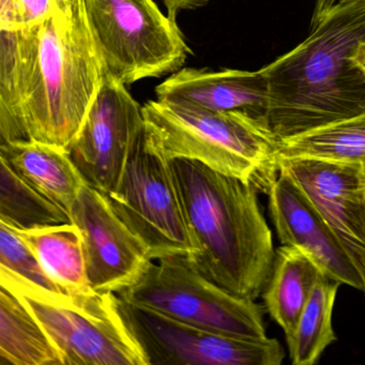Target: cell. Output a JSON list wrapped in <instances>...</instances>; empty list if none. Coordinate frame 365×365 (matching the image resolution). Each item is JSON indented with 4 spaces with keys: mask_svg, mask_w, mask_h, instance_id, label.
Returning <instances> with one entry per match:
<instances>
[{
    "mask_svg": "<svg viewBox=\"0 0 365 365\" xmlns=\"http://www.w3.org/2000/svg\"><path fill=\"white\" fill-rule=\"evenodd\" d=\"M106 74L84 0H69L39 24L0 29L1 143L68 150Z\"/></svg>",
    "mask_w": 365,
    "mask_h": 365,
    "instance_id": "cell-1",
    "label": "cell"
},
{
    "mask_svg": "<svg viewBox=\"0 0 365 365\" xmlns=\"http://www.w3.org/2000/svg\"><path fill=\"white\" fill-rule=\"evenodd\" d=\"M365 41V0L339 6L304 41L260 71L277 142L365 112V76L351 55Z\"/></svg>",
    "mask_w": 365,
    "mask_h": 365,
    "instance_id": "cell-2",
    "label": "cell"
},
{
    "mask_svg": "<svg viewBox=\"0 0 365 365\" xmlns=\"http://www.w3.org/2000/svg\"><path fill=\"white\" fill-rule=\"evenodd\" d=\"M170 162L195 245L194 266L230 294L256 300L270 279L275 257L259 191L200 162Z\"/></svg>",
    "mask_w": 365,
    "mask_h": 365,
    "instance_id": "cell-3",
    "label": "cell"
},
{
    "mask_svg": "<svg viewBox=\"0 0 365 365\" xmlns=\"http://www.w3.org/2000/svg\"><path fill=\"white\" fill-rule=\"evenodd\" d=\"M143 114L147 131L170 160L200 162L264 194L279 177V142L268 125L243 113L157 99L143 106Z\"/></svg>",
    "mask_w": 365,
    "mask_h": 365,
    "instance_id": "cell-4",
    "label": "cell"
},
{
    "mask_svg": "<svg viewBox=\"0 0 365 365\" xmlns=\"http://www.w3.org/2000/svg\"><path fill=\"white\" fill-rule=\"evenodd\" d=\"M0 285L14 292L33 312L65 365H146L119 313L117 294L48 292L4 269H0Z\"/></svg>",
    "mask_w": 365,
    "mask_h": 365,
    "instance_id": "cell-5",
    "label": "cell"
},
{
    "mask_svg": "<svg viewBox=\"0 0 365 365\" xmlns=\"http://www.w3.org/2000/svg\"><path fill=\"white\" fill-rule=\"evenodd\" d=\"M119 298L166 317L211 332L245 339H266L262 309L253 299L240 298L207 279L190 256L153 260Z\"/></svg>",
    "mask_w": 365,
    "mask_h": 365,
    "instance_id": "cell-6",
    "label": "cell"
},
{
    "mask_svg": "<svg viewBox=\"0 0 365 365\" xmlns=\"http://www.w3.org/2000/svg\"><path fill=\"white\" fill-rule=\"evenodd\" d=\"M106 72L125 85L182 69L191 48L153 0H84Z\"/></svg>",
    "mask_w": 365,
    "mask_h": 365,
    "instance_id": "cell-7",
    "label": "cell"
},
{
    "mask_svg": "<svg viewBox=\"0 0 365 365\" xmlns=\"http://www.w3.org/2000/svg\"><path fill=\"white\" fill-rule=\"evenodd\" d=\"M106 195L115 212L142 241L151 259L195 255L172 162L146 125L118 185Z\"/></svg>",
    "mask_w": 365,
    "mask_h": 365,
    "instance_id": "cell-8",
    "label": "cell"
},
{
    "mask_svg": "<svg viewBox=\"0 0 365 365\" xmlns=\"http://www.w3.org/2000/svg\"><path fill=\"white\" fill-rule=\"evenodd\" d=\"M118 309L146 365H279L285 358L281 343L275 339H245L211 332L119 297Z\"/></svg>",
    "mask_w": 365,
    "mask_h": 365,
    "instance_id": "cell-9",
    "label": "cell"
},
{
    "mask_svg": "<svg viewBox=\"0 0 365 365\" xmlns=\"http://www.w3.org/2000/svg\"><path fill=\"white\" fill-rule=\"evenodd\" d=\"M144 130L143 106L127 85L108 73L67 151L86 182L108 194L118 185Z\"/></svg>",
    "mask_w": 365,
    "mask_h": 365,
    "instance_id": "cell-10",
    "label": "cell"
},
{
    "mask_svg": "<svg viewBox=\"0 0 365 365\" xmlns=\"http://www.w3.org/2000/svg\"><path fill=\"white\" fill-rule=\"evenodd\" d=\"M70 219L82 232L87 274L96 292L118 294L135 284L153 262L106 194L88 183L74 202Z\"/></svg>",
    "mask_w": 365,
    "mask_h": 365,
    "instance_id": "cell-11",
    "label": "cell"
},
{
    "mask_svg": "<svg viewBox=\"0 0 365 365\" xmlns=\"http://www.w3.org/2000/svg\"><path fill=\"white\" fill-rule=\"evenodd\" d=\"M279 170L311 200L360 271L365 264V170L311 158L279 159Z\"/></svg>",
    "mask_w": 365,
    "mask_h": 365,
    "instance_id": "cell-12",
    "label": "cell"
},
{
    "mask_svg": "<svg viewBox=\"0 0 365 365\" xmlns=\"http://www.w3.org/2000/svg\"><path fill=\"white\" fill-rule=\"evenodd\" d=\"M268 196L269 210L282 245L298 247L330 279L364 290L354 260L319 211L289 176L279 172Z\"/></svg>",
    "mask_w": 365,
    "mask_h": 365,
    "instance_id": "cell-13",
    "label": "cell"
},
{
    "mask_svg": "<svg viewBox=\"0 0 365 365\" xmlns=\"http://www.w3.org/2000/svg\"><path fill=\"white\" fill-rule=\"evenodd\" d=\"M155 96L217 112L243 113L268 125V87L260 70L182 68L155 87Z\"/></svg>",
    "mask_w": 365,
    "mask_h": 365,
    "instance_id": "cell-14",
    "label": "cell"
},
{
    "mask_svg": "<svg viewBox=\"0 0 365 365\" xmlns=\"http://www.w3.org/2000/svg\"><path fill=\"white\" fill-rule=\"evenodd\" d=\"M0 159L70 215L86 180L65 149L39 142L1 143Z\"/></svg>",
    "mask_w": 365,
    "mask_h": 365,
    "instance_id": "cell-15",
    "label": "cell"
},
{
    "mask_svg": "<svg viewBox=\"0 0 365 365\" xmlns=\"http://www.w3.org/2000/svg\"><path fill=\"white\" fill-rule=\"evenodd\" d=\"M324 275L318 264L298 247L282 245L275 251L262 298L267 312L283 329L285 337L294 333L314 288Z\"/></svg>",
    "mask_w": 365,
    "mask_h": 365,
    "instance_id": "cell-16",
    "label": "cell"
},
{
    "mask_svg": "<svg viewBox=\"0 0 365 365\" xmlns=\"http://www.w3.org/2000/svg\"><path fill=\"white\" fill-rule=\"evenodd\" d=\"M0 365H65L58 348L33 312L0 285Z\"/></svg>",
    "mask_w": 365,
    "mask_h": 365,
    "instance_id": "cell-17",
    "label": "cell"
},
{
    "mask_svg": "<svg viewBox=\"0 0 365 365\" xmlns=\"http://www.w3.org/2000/svg\"><path fill=\"white\" fill-rule=\"evenodd\" d=\"M14 230L33 250L48 275L67 294L96 292L87 274L82 232L76 224L70 222Z\"/></svg>",
    "mask_w": 365,
    "mask_h": 365,
    "instance_id": "cell-18",
    "label": "cell"
},
{
    "mask_svg": "<svg viewBox=\"0 0 365 365\" xmlns=\"http://www.w3.org/2000/svg\"><path fill=\"white\" fill-rule=\"evenodd\" d=\"M277 158H311L365 170V112L282 140Z\"/></svg>",
    "mask_w": 365,
    "mask_h": 365,
    "instance_id": "cell-19",
    "label": "cell"
},
{
    "mask_svg": "<svg viewBox=\"0 0 365 365\" xmlns=\"http://www.w3.org/2000/svg\"><path fill=\"white\" fill-rule=\"evenodd\" d=\"M339 285V282L324 275L314 288L294 333L286 337L292 364H315L326 348L336 341L332 312Z\"/></svg>",
    "mask_w": 365,
    "mask_h": 365,
    "instance_id": "cell-20",
    "label": "cell"
},
{
    "mask_svg": "<svg viewBox=\"0 0 365 365\" xmlns=\"http://www.w3.org/2000/svg\"><path fill=\"white\" fill-rule=\"evenodd\" d=\"M0 222L14 230L70 223L67 211L48 200L0 159Z\"/></svg>",
    "mask_w": 365,
    "mask_h": 365,
    "instance_id": "cell-21",
    "label": "cell"
},
{
    "mask_svg": "<svg viewBox=\"0 0 365 365\" xmlns=\"http://www.w3.org/2000/svg\"><path fill=\"white\" fill-rule=\"evenodd\" d=\"M0 269L48 292L67 294L48 275L39 258L18 232L3 222H0Z\"/></svg>",
    "mask_w": 365,
    "mask_h": 365,
    "instance_id": "cell-22",
    "label": "cell"
},
{
    "mask_svg": "<svg viewBox=\"0 0 365 365\" xmlns=\"http://www.w3.org/2000/svg\"><path fill=\"white\" fill-rule=\"evenodd\" d=\"M69 0H0V29L39 24Z\"/></svg>",
    "mask_w": 365,
    "mask_h": 365,
    "instance_id": "cell-23",
    "label": "cell"
},
{
    "mask_svg": "<svg viewBox=\"0 0 365 365\" xmlns=\"http://www.w3.org/2000/svg\"><path fill=\"white\" fill-rule=\"evenodd\" d=\"M210 0H163L168 16L176 21L177 16L185 10H195L208 5Z\"/></svg>",
    "mask_w": 365,
    "mask_h": 365,
    "instance_id": "cell-24",
    "label": "cell"
},
{
    "mask_svg": "<svg viewBox=\"0 0 365 365\" xmlns=\"http://www.w3.org/2000/svg\"><path fill=\"white\" fill-rule=\"evenodd\" d=\"M351 61H354V65L364 73L365 76V41L361 42L354 54L351 55Z\"/></svg>",
    "mask_w": 365,
    "mask_h": 365,
    "instance_id": "cell-25",
    "label": "cell"
},
{
    "mask_svg": "<svg viewBox=\"0 0 365 365\" xmlns=\"http://www.w3.org/2000/svg\"><path fill=\"white\" fill-rule=\"evenodd\" d=\"M335 4H336V0H316L314 16L316 18H322L334 7Z\"/></svg>",
    "mask_w": 365,
    "mask_h": 365,
    "instance_id": "cell-26",
    "label": "cell"
},
{
    "mask_svg": "<svg viewBox=\"0 0 365 365\" xmlns=\"http://www.w3.org/2000/svg\"><path fill=\"white\" fill-rule=\"evenodd\" d=\"M356 0H336L334 7H339V6L347 5V4L354 3ZM333 7V8H334ZM332 8V9H333Z\"/></svg>",
    "mask_w": 365,
    "mask_h": 365,
    "instance_id": "cell-27",
    "label": "cell"
},
{
    "mask_svg": "<svg viewBox=\"0 0 365 365\" xmlns=\"http://www.w3.org/2000/svg\"><path fill=\"white\" fill-rule=\"evenodd\" d=\"M361 277H362L363 283H364V290L363 292H365V264L360 269Z\"/></svg>",
    "mask_w": 365,
    "mask_h": 365,
    "instance_id": "cell-28",
    "label": "cell"
}]
</instances>
